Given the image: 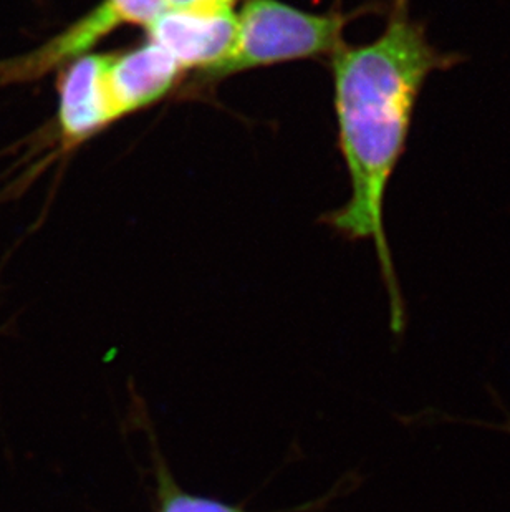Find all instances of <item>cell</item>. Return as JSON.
I'll list each match as a JSON object with an SVG mask.
<instances>
[{
    "label": "cell",
    "instance_id": "cell-1",
    "mask_svg": "<svg viewBox=\"0 0 510 512\" xmlns=\"http://www.w3.org/2000/svg\"><path fill=\"white\" fill-rule=\"evenodd\" d=\"M462 60L429 42L426 25L409 12V0H393L378 39L357 47L343 44L332 55L338 140L352 194L328 221L343 236L375 244L395 334L405 329V300L386 236V193L405 153L424 83Z\"/></svg>",
    "mask_w": 510,
    "mask_h": 512
},
{
    "label": "cell",
    "instance_id": "cell-2",
    "mask_svg": "<svg viewBox=\"0 0 510 512\" xmlns=\"http://www.w3.org/2000/svg\"><path fill=\"white\" fill-rule=\"evenodd\" d=\"M237 20L234 49L204 77H229L251 68L333 55L345 44L348 17L337 12L308 14L277 0H249Z\"/></svg>",
    "mask_w": 510,
    "mask_h": 512
},
{
    "label": "cell",
    "instance_id": "cell-3",
    "mask_svg": "<svg viewBox=\"0 0 510 512\" xmlns=\"http://www.w3.org/2000/svg\"><path fill=\"white\" fill-rule=\"evenodd\" d=\"M168 5L169 0H102L39 49L0 60V88L34 82L55 68L67 67L123 25H143L146 29Z\"/></svg>",
    "mask_w": 510,
    "mask_h": 512
},
{
    "label": "cell",
    "instance_id": "cell-4",
    "mask_svg": "<svg viewBox=\"0 0 510 512\" xmlns=\"http://www.w3.org/2000/svg\"><path fill=\"white\" fill-rule=\"evenodd\" d=\"M146 32L184 72L198 68L206 73L231 54L239 20L232 9H166Z\"/></svg>",
    "mask_w": 510,
    "mask_h": 512
},
{
    "label": "cell",
    "instance_id": "cell-5",
    "mask_svg": "<svg viewBox=\"0 0 510 512\" xmlns=\"http://www.w3.org/2000/svg\"><path fill=\"white\" fill-rule=\"evenodd\" d=\"M110 55L87 54L65 67L58 82L57 125L63 146L78 145L120 120L111 95Z\"/></svg>",
    "mask_w": 510,
    "mask_h": 512
},
{
    "label": "cell",
    "instance_id": "cell-6",
    "mask_svg": "<svg viewBox=\"0 0 510 512\" xmlns=\"http://www.w3.org/2000/svg\"><path fill=\"white\" fill-rule=\"evenodd\" d=\"M183 73L176 58L151 40L123 54H110L108 80L120 118L159 102Z\"/></svg>",
    "mask_w": 510,
    "mask_h": 512
},
{
    "label": "cell",
    "instance_id": "cell-7",
    "mask_svg": "<svg viewBox=\"0 0 510 512\" xmlns=\"http://www.w3.org/2000/svg\"><path fill=\"white\" fill-rule=\"evenodd\" d=\"M154 478H156V508L154 512H247L237 504L224 503L216 498L188 493L174 479L168 464L154 450Z\"/></svg>",
    "mask_w": 510,
    "mask_h": 512
},
{
    "label": "cell",
    "instance_id": "cell-8",
    "mask_svg": "<svg viewBox=\"0 0 510 512\" xmlns=\"http://www.w3.org/2000/svg\"><path fill=\"white\" fill-rule=\"evenodd\" d=\"M236 0H169L168 9H232Z\"/></svg>",
    "mask_w": 510,
    "mask_h": 512
},
{
    "label": "cell",
    "instance_id": "cell-9",
    "mask_svg": "<svg viewBox=\"0 0 510 512\" xmlns=\"http://www.w3.org/2000/svg\"><path fill=\"white\" fill-rule=\"evenodd\" d=\"M496 428H501V430L509 431V433H510V423H506V425H502V426H496Z\"/></svg>",
    "mask_w": 510,
    "mask_h": 512
}]
</instances>
